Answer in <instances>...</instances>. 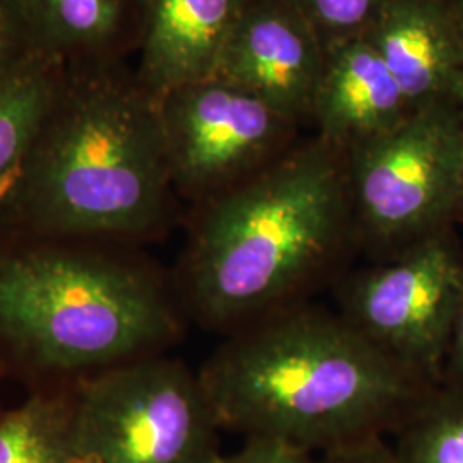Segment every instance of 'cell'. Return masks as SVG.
<instances>
[{
  "mask_svg": "<svg viewBox=\"0 0 463 463\" xmlns=\"http://www.w3.org/2000/svg\"><path fill=\"white\" fill-rule=\"evenodd\" d=\"M175 196L158 99L134 71L64 67L0 232L129 248L164 233Z\"/></svg>",
  "mask_w": 463,
  "mask_h": 463,
  "instance_id": "obj_1",
  "label": "cell"
},
{
  "mask_svg": "<svg viewBox=\"0 0 463 463\" xmlns=\"http://www.w3.org/2000/svg\"><path fill=\"white\" fill-rule=\"evenodd\" d=\"M198 376L222 430L316 455L392 434L426 393L338 313L300 304L232 330Z\"/></svg>",
  "mask_w": 463,
  "mask_h": 463,
  "instance_id": "obj_2",
  "label": "cell"
},
{
  "mask_svg": "<svg viewBox=\"0 0 463 463\" xmlns=\"http://www.w3.org/2000/svg\"><path fill=\"white\" fill-rule=\"evenodd\" d=\"M340 153L319 139L194 204L174 283L184 313L235 330L330 269L355 237Z\"/></svg>",
  "mask_w": 463,
  "mask_h": 463,
  "instance_id": "obj_3",
  "label": "cell"
},
{
  "mask_svg": "<svg viewBox=\"0 0 463 463\" xmlns=\"http://www.w3.org/2000/svg\"><path fill=\"white\" fill-rule=\"evenodd\" d=\"M128 246L0 232V369L33 388L71 386L166 354L183 307Z\"/></svg>",
  "mask_w": 463,
  "mask_h": 463,
  "instance_id": "obj_4",
  "label": "cell"
},
{
  "mask_svg": "<svg viewBox=\"0 0 463 463\" xmlns=\"http://www.w3.org/2000/svg\"><path fill=\"white\" fill-rule=\"evenodd\" d=\"M81 463H215L222 430L198 373L166 354L72 384Z\"/></svg>",
  "mask_w": 463,
  "mask_h": 463,
  "instance_id": "obj_5",
  "label": "cell"
},
{
  "mask_svg": "<svg viewBox=\"0 0 463 463\" xmlns=\"http://www.w3.org/2000/svg\"><path fill=\"white\" fill-rule=\"evenodd\" d=\"M347 153L354 231L384 256L441 231L457 210L463 126L426 105Z\"/></svg>",
  "mask_w": 463,
  "mask_h": 463,
  "instance_id": "obj_6",
  "label": "cell"
},
{
  "mask_svg": "<svg viewBox=\"0 0 463 463\" xmlns=\"http://www.w3.org/2000/svg\"><path fill=\"white\" fill-rule=\"evenodd\" d=\"M462 300V258L441 229L352 275L340 288L338 315L424 378L448 354Z\"/></svg>",
  "mask_w": 463,
  "mask_h": 463,
  "instance_id": "obj_7",
  "label": "cell"
},
{
  "mask_svg": "<svg viewBox=\"0 0 463 463\" xmlns=\"http://www.w3.org/2000/svg\"><path fill=\"white\" fill-rule=\"evenodd\" d=\"M177 196L213 198L271 164L290 120L223 78L185 84L158 99Z\"/></svg>",
  "mask_w": 463,
  "mask_h": 463,
  "instance_id": "obj_8",
  "label": "cell"
},
{
  "mask_svg": "<svg viewBox=\"0 0 463 463\" xmlns=\"http://www.w3.org/2000/svg\"><path fill=\"white\" fill-rule=\"evenodd\" d=\"M325 57L311 24L273 5L246 11L216 76L263 99L294 122L311 112Z\"/></svg>",
  "mask_w": 463,
  "mask_h": 463,
  "instance_id": "obj_9",
  "label": "cell"
},
{
  "mask_svg": "<svg viewBox=\"0 0 463 463\" xmlns=\"http://www.w3.org/2000/svg\"><path fill=\"white\" fill-rule=\"evenodd\" d=\"M248 0H143L137 83L155 99L213 78Z\"/></svg>",
  "mask_w": 463,
  "mask_h": 463,
  "instance_id": "obj_10",
  "label": "cell"
},
{
  "mask_svg": "<svg viewBox=\"0 0 463 463\" xmlns=\"http://www.w3.org/2000/svg\"><path fill=\"white\" fill-rule=\"evenodd\" d=\"M311 112L323 139L347 151L392 129L412 110L380 52L359 36L325 57Z\"/></svg>",
  "mask_w": 463,
  "mask_h": 463,
  "instance_id": "obj_11",
  "label": "cell"
},
{
  "mask_svg": "<svg viewBox=\"0 0 463 463\" xmlns=\"http://www.w3.org/2000/svg\"><path fill=\"white\" fill-rule=\"evenodd\" d=\"M400 84L411 110L449 91L460 69V33L430 0H384L365 36Z\"/></svg>",
  "mask_w": 463,
  "mask_h": 463,
  "instance_id": "obj_12",
  "label": "cell"
},
{
  "mask_svg": "<svg viewBox=\"0 0 463 463\" xmlns=\"http://www.w3.org/2000/svg\"><path fill=\"white\" fill-rule=\"evenodd\" d=\"M36 45L62 66L126 62L137 50L143 0H17Z\"/></svg>",
  "mask_w": 463,
  "mask_h": 463,
  "instance_id": "obj_13",
  "label": "cell"
},
{
  "mask_svg": "<svg viewBox=\"0 0 463 463\" xmlns=\"http://www.w3.org/2000/svg\"><path fill=\"white\" fill-rule=\"evenodd\" d=\"M64 67L40 55L0 71V222L49 112Z\"/></svg>",
  "mask_w": 463,
  "mask_h": 463,
  "instance_id": "obj_14",
  "label": "cell"
},
{
  "mask_svg": "<svg viewBox=\"0 0 463 463\" xmlns=\"http://www.w3.org/2000/svg\"><path fill=\"white\" fill-rule=\"evenodd\" d=\"M0 463H81L71 386L32 390L0 412Z\"/></svg>",
  "mask_w": 463,
  "mask_h": 463,
  "instance_id": "obj_15",
  "label": "cell"
},
{
  "mask_svg": "<svg viewBox=\"0 0 463 463\" xmlns=\"http://www.w3.org/2000/svg\"><path fill=\"white\" fill-rule=\"evenodd\" d=\"M392 434L400 463H463V388L426 392Z\"/></svg>",
  "mask_w": 463,
  "mask_h": 463,
  "instance_id": "obj_16",
  "label": "cell"
},
{
  "mask_svg": "<svg viewBox=\"0 0 463 463\" xmlns=\"http://www.w3.org/2000/svg\"><path fill=\"white\" fill-rule=\"evenodd\" d=\"M309 24L336 34L355 33L371 24L384 0H298Z\"/></svg>",
  "mask_w": 463,
  "mask_h": 463,
  "instance_id": "obj_17",
  "label": "cell"
},
{
  "mask_svg": "<svg viewBox=\"0 0 463 463\" xmlns=\"http://www.w3.org/2000/svg\"><path fill=\"white\" fill-rule=\"evenodd\" d=\"M40 55L43 53L17 0H0V71Z\"/></svg>",
  "mask_w": 463,
  "mask_h": 463,
  "instance_id": "obj_18",
  "label": "cell"
},
{
  "mask_svg": "<svg viewBox=\"0 0 463 463\" xmlns=\"http://www.w3.org/2000/svg\"><path fill=\"white\" fill-rule=\"evenodd\" d=\"M215 463H317V455L275 438L250 436L237 451L220 453Z\"/></svg>",
  "mask_w": 463,
  "mask_h": 463,
  "instance_id": "obj_19",
  "label": "cell"
},
{
  "mask_svg": "<svg viewBox=\"0 0 463 463\" xmlns=\"http://www.w3.org/2000/svg\"><path fill=\"white\" fill-rule=\"evenodd\" d=\"M317 463H400L386 436H367L317 453Z\"/></svg>",
  "mask_w": 463,
  "mask_h": 463,
  "instance_id": "obj_20",
  "label": "cell"
},
{
  "mask_svg": "<svg viewBox=\"0 0 463 463\" xmlns=\"http://www.w3.org/2000/svg\"><path fill=\"white\" fill-rule=\"evenodd\" d=\"M448 354L451 359V369L457 380V388H463V300L458 309V315L453 325L449 345H448Z\"/></svg>",
  "mask_w": 463,
  "mask_h": 463,
  "instance_id": "obj_21",
  "label": "cell"
},
{
  "mask_svg": "<svg viewBox=\"0 0 463 463\" xmlns=\"http://www.w3.org/2000/svg\"><path fill=\"white\" fill-rule=\"evenodd\" d=\"M449 91L455 93V95L463 101V69L457 74V78H455V81L451 84Z\"/></svg>",
  "mask_w": 463,
  "mask_h": 463,
  "instance_id": "obj_22",
  "label": "cell"
},
{
  "mask_svg": "<svg viewBox=\"0 0 463 463\" xmlns=\"http://www.w3.org/2000/svg\"><path fill=\"white\" fill-rule=\"evenodd\" d=\"M457 210L463 212V155H462V172H460V193H458V204Z\"/></svg>",
  "mask_w": 463,
  "mask_h": 463,
  "instance_id": "obj_23",
  "label": "cell"
},
{
  "mask_svg": "<svg viewBox=\"0 0 463 463\" xmlns=\"http://www.w3.org/2000/svg\"><path fill=\"white\" fill-rule=\"evenodd\" d=\"M460 38H462V45H463V13H462V32H460Z\"/></svg>",
  "mask_w": 463,
  "mask_h": 463,
  "instance_id": "obj_24",
  "label": "cell"
},
{
  "mask_svg": "<svg viewBox=\"0 0 463 463\" xmlns=\"http://www.w3.org/2000/svg\"><path fill=\"white\" fill-rule=\"evenodd\" d=\"M2 374H4V373H2V369H0V376H2ZM0 412H2V407H0Z\"/></svg>",
  "mask_w": 463,
  "mask_h": 463,
  "instance_id": "obj_25",
  "label": "cell"
}]
</instances>
